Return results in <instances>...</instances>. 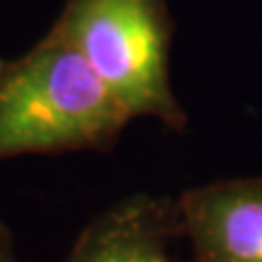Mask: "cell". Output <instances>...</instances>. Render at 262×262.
<instances>
[{
  "instance_id": "1",
  "label": "cell",
  "mask_w": 262,
  "mask_h": 262,
  "mask_svg": "<svg viewBox=\"0 0 262 262\" xmlns=\"http://www.w3.org/2000/svg\"><path fill=\"white\" fill-rule=\"evenodd\" d=\"M129 120L83 55L55 29L24 55L0 59V162L107 151Z\"/></svg>"
},
{
  "instance_id": "2",
  "label": "cell",
  "mask_w": 262,
  "mask_h": 262,
  "mask_svg": "<svg viewBox=\"0 0 262 262\" xmlns=\"http://www.w3.org/2000/svg\"><path fill=\"white\" fill-rule=\"evenodd\" d=\"M51 29L83 55L131 118L186 129L188 116L170 83L166 0H68Z\"/></svg>"
},
{
  "instance_id": "3",
  "label": "cell",
  "mask_w": 262,
  "mask_h": 262,
  "mask_svg": "<svg viewBox=\"0 0 262 262\" xmlns=\"http://www.w3.org/2000/svg\"><path fill=\"white\" fill-rule=\"evenodd\" d=\"M175 206L194 262H262V175L188 188Z\"/></svg>"
},
{
  "instance_id": "4",
  "label": "cell",
  "mask_w": 262,
  "mask_h": 262,
  "mask_svg": "<svg viewBox=\"0 0 262 262\" xmlns=\"http://www.w3.org/2000/svg\"><path fill=\"white\" fill-rule=\"evenodd\" d=\"M179 234L175 199L131 194L90 221L63 262H177L170 247Z\"/></svg>"
},
{
  "instance_id": "5",
  "label": "cell",
  "mask_w": 262,
  "mask_h": 262,
  "mask_svg": "<svg viewBox=\"0 0 262 262\" xmlns=\"http://www.w3.org/2000/svg\"><path fill=\"white\" fill-rule=\"evenodd\" d=\"M5 229H7V227H5L3 223H0V234H3V232H5Z\"/></svg>"
}]
</instances>
